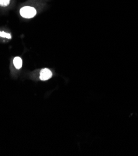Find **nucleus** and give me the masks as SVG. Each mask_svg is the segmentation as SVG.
<instances>
[{
    "label": "nucleus",
    "instance_id": "20e7f679",
    "mask_svg": "<svg viewBox=\"0 0 138 156\" xmlns=\"http://www.w3.org/2000/svg\"><path fill=\"white\" fill-rule=\"evenodd\" d=\"M10 3V0H0V6H7Z\"/></svg>",
    "mask_w": 138,
    "mask_h": 156
},
{
    "label": "nucleus",
    "instance_id": "f257e3e1",
    "mask_svg": "<svg viewBox=\"0 0 138 156\" xmlns=\"http://www.w3.org/2000/svg\"><path fill=\"white\" fill-rule=\"evenodd\" d=\"M36 13V10L33 7L24 6L20 9V14L21 16L27 19L34 18Z\"/></svg>",
    "mask_w": 138,
    "mask_h": 156
},
{
    "label": "nucleus",
    "instance_id": "39448f33",
    "mask_svg": "<svg viewBox=\"0 0 138 156\" xmlns=\"http://www.w3.org/2000/svg\"><path fill=\"white\" fill-rule=\"evenodd\" d=\"M0 37H6V38H8V39H11V36L10 34H8V33H5V32H1V31H0Z\"/></svg>",
    "mask_w": 138,
    "mask_h": 156
},
{
    "label": "nucleus",
    "instance_id": "7ed1b4c3",
    "mask_svg": "<svg viewBox=\"0 0 138 156\" xmlns=\"http://www.w3.org/2000/svg\"><path fill=\"white\" fill-rule=\"evenodd\" d=\"M13 64L14 67L17 69H20L23 65V61L22 59L19 57H15L13 60Z\"/></svg>",
    "mask_w": 138,
    "mask_h": 156
},
{
    "label": "nucleus",
    "instance_id": "f03ea898",
    "mask_svg": "<svg viewBox=\"0 0 138 156\" xmlns=\"http://www.w3.org/2000/svg\"><path fill=\"white\" fill-rule=\"evenodd\" d=\"M52 73L48 69H44L41 70L40 72V79L42 81L48 80L52 77Z\"/></svg>",
    "mask_w": 138,
    "mask_h": 156
}]
</instances>
